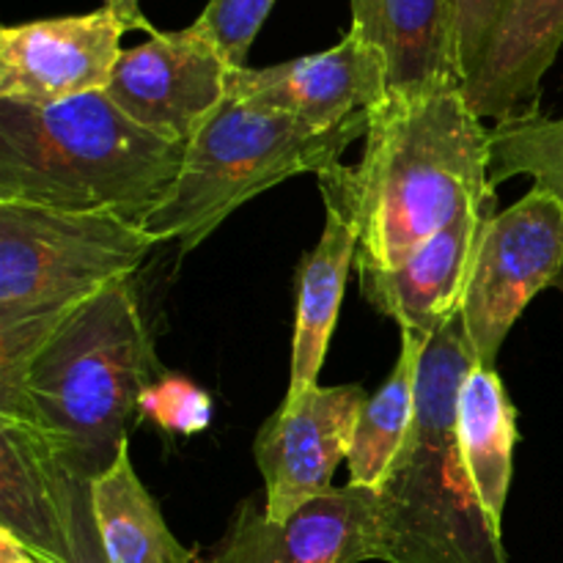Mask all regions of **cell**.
<instances>
[{
    "label": "cell",
    "mask_w": 563,
    "mask_h": 563,
    "mask_svg": "<svg viewBox=\"0 0 563 563\" xmlns=\"http://www.w3.org/2000/svg\"><path fill=\"white\" fill-rule=\"evenodd\" d=\"M368 115L361 159L317 174L324 207L357 229L355 267H396L445 225L498 201L493 126L473 113L462 86L390 93Z\"/></svg>",
    "instance_id": "6da1fadb"
},
{
    "label": "cell",
    "mask_w": 563,
    "mask_h": 563,
    "mask_svg": "<svg viewBox=\"0 0 563 563\" xmlns=\"http://www.w3.org/2000/svg\"><path fill=\"white\" fill-rule=\"evenodd\" d=\"M185 148L135 124L104 91L47 108L0 102V201L143 225L174 187Z\"/></svg>",
    "instance_id": "7a4b0ae2"
},
{
    "label": "cell",
    "mask_w": 563,
    "mask_h": 563,
    "mask_svg": "<svg viewBox=\"0 0 563 563\" xmlns=\"http://www.w3.org/2000/svg\"><path fill=\"white\" fill-rule=\"evenodd\" d=\"M165 374L135 280L121 278L44 341L0 416L42 429L60 460L93 482L115 462L143 394Z\"/></svg>",
    "instance_id": "3957f363"
},
{
    "label": "cell",
    "mask_w": 563,
    "mask_h": 563,
    "mask_svg": "<svg viewBox=\"0 0 563 563\" xmlns=\"http://www.w3.org/2000/svg\"><path fill=\"white\" fill-rule=\"evenodd\" d=\"M473 366L476 355L456 313L423 346L410 438L374 493L377 561L509 563L504 528L478 500L456 438V399Z\"/></svg>",
    "instance_id": "277c9868"
},
{
    "label": "cell",
    "mask_w": 563,
    "mask_h": 563,
    "mask_svg": "<svg viewBox=\"0 0 563 563\" xmlns=\"http://www.w3.org/2000/svg\"><path fill=\"white\" fill-rule=\"evenodd\" d=\"M154 245L119 214L0 201V407L44 341L99 291L132 278Z\"/></svg>",
    "instance_id": "5b68a950"
},
{
    "label": "cell",
    "mask_w": 563,
    "mask_h": 563,
    "mask_svg": "<svg viewBox=\"0 0 563 563\" xmlns=\"http://www.w3.org/2000/svg\"><path fill=\"white\" fill-rule=\"evenodd\" d=\"M368 110L335 130H317L295 115L225 93L187 143L174 187L146 218L154 242H179L190 253L229 218L269 187L300 174H322L368 130Z\"/></svg>",
    "instance_id": "8992f818"
},
{
    "label": "cell",
    "mask_w": 563,
    "mask_h": 563,
    "mask_svg": "<svg viewBox=\"0 0 563 563\" xmlns=\"http://www.w3.org/2000/svg\"><path fill=\"white\" fill-rule=\"evenodd\" d=\"M544 289H563V207L533 185L489 218L478 242L460 308L478 366L495 368L506 335Z\"/></svg>",
    "instance_id": "52a82bcc"
},
{
    "label": "cell",
    "mask_w": 563,
    "mask_h": 563,
    "mask_svg": "<svg viewBox=\"0 0 563 563\" xmlns=\"http://www.w3.org/2000/svg\"><path fill=\"white\" fill-rule=\"evenodd\" d=\"M231 64L196 25L154 31L124 49L108 93L135 124L187 146L229 93Z\"/></svg>",
    "instance_id": "ba28073f"
},
{
    "label": "cell",
    "mask_w": 563,
    "mask_h": 563,
    "mask_svg": "<svg viewBox=\"0 0 563 563\" xmlns=\"http://www.w3.org/2000/svg\"><path fill=\"white\" fill-rule=\"evenodd\" d=\"M368 394L361 385L313 388L291 410L280 407L253 443L264 478V511L286 522L302 506L333 489V476L350 460L357 418Z\"/></svg>",
    "instance_id": "9c48e42d"
},
{
    "label": "cell",
    "mask_w": 563,
    "mask_h": 563,
    "mask_svg": "<svg viewBox=\"0 0 563 563\" xmlns=\"http://www.w3.org/2000/svg\"><path fill=\"white\" fill-rule=\"evenodd\" d=\"M126 25L110 9L53 16L0 33V102L47 104L104 91L121 58Z\"/></svg>",
    "instance_id": "30bf717a"
},
{
    "label": "cell",
    "mask_w": 563,
    "mask_h": 563,
    "mask_svg": "<svg viewBox=\"0 0 563 563\" xmlns=\"http://www.w3.org/2000/svg\"><path fill=\"white\" fill-rule=\"evenodd\" d=\"M377 561L374 493L333 487L286 522L242 500L223 537L196 550L192 563H366Z\"/></svg>",
    "instance_id": "8fae6325"
},
{
    "label": "cell",
    "mask_w": 563,
    "mask_h": 563,
    "mask_svg": "<svg viewBox=\"0 0 563 563\" xmlns=\"http://www.w3.org/2000/svg\"><path fill=\"white\" fill-rule=\"evenodd\" d=\"M229 93L295 115L317 130H335L390 97L388 66L383 53L350 27V33L324 53L264 69H231Z\"/></svg>",
    "instance_id": "7c38bea8"
},
{
    "label": "cell",
    "mask_w": 563,
    "mask_h": 563,
    "mask_svg": "<svg viewBox=\"0 0 563 563\" xmlns=\"http://www.w3.org/2000/svg\"><path fill=\"white\" fill-rule=\"evenodd\" d=\"M495 203L445 225L396 267H355L368 306L394 319L401 333L432 339L460 313L478 242L489 218L498 214Z\"/></svg>",
    "instance_id": "4fadbf2b"
},
{
    "label": "cell",
    "mask_w": 563,
    "mask_h": 563,
    "mask_svg": "<svg viewBox=\"0 0 563 563\" xmlns=\"http://www.w3.org/2000/svg\"><path fill=\"white\" fill-rule=\"evenodd\" d=\"M563 47V0H506L482 64L462 86L473 113L506 121L539 113L542 80Z\"/></svg>",
    "instance_id": "5bb4252c"
},
{
    "label": "cell",
    "mask_w": 563,
    "mask_h": 563,
    "mask_svg": "<svg viewBox=\"0 0 563 563\" xmlns=\"http://www.w3.org/2000/svg\"><path fill=\"white\" fill-rule=\"evenodd\" d=\"M64 462L25 418L0 416V531L42 559L69 563L60 506Z\"/></svg>",
    "instance_id": "9a60e30c"
},
{
    "label": "cell",
    "mask_w": 563,
    "mask_h": 563,
    "mask_svg": "<svg viewBox=\"0 0 563 563\" xmlns=\"http://www.w3.org/2000/svg\"><path fill=\"white\" fill-rule=\"evenodd\" d=\"M352 31L383 53L394 97L462 86L449 0H350Z\"/></svg>",
    "instance_id": "2e32d148"
},
{
    "label": "cell",
    "mask_w": 563,
    "mask_h": 563,
    "mask_svg": "<svg viewBox=\"0 0 563 563\" xmlns=\"http://www.w3.org/2000/svg\"><path fill=\"white\" fill-rule=\"evenodd\" d=\"M328 209L317 247L302 256L297 269V319L291 339V374L284 410L300 405L319 385L324 355L339 322L346 278L357 258V229L344 212Z\"/></svg>",
    "instance_id": "e0dca14e"
},
{
    "label": "cell",
    "mask_w": 563,
    "mask_h": 563,
    "mask_svg": "<svg viewBox=\"0 0 563 563\" xmlns=\"http://www.w3.org/2000/svg\"><path fill=\"white\" fill-rule=\"evenodd\" d=\"M456 438L467 476L489 520L504 528L506 500L515 471L517 410L504 379L489 366H473L456 399Z\"/></svg>",
    "instance_id": "ac0fdd59"
},
{
    "label": "cell",
    "mask_w": 563,
    "mask_h": 563,
    "mask_svg": "<svg viewBox=\"0 0 563 563\" xmlns=\"http://www.w3.org/2000/svg\"><path fill=\"white\" fill-rule=\"evenodd\" d=\"M93 517L110 563H192L196 550L185 548L165 526L157 500L148 495L132 465L130 440L113 465L91 482Z\"/></svg>",
    "instance_id": "d6986e66"
},
{
    "label": "cell",
    "mask_w": 563,
    "mask_h": 563,
    "mask_svg": "<svg viewBox=\"0 0 563 563\" xmlns=\"http://www.w3.org/2000/svg\"><path fill=\"white\" fill-rule=\"evenodd\" d=\"M423 346L427 341L418 335L401 333V352L394 372L377 394L368 396L357 418L350 460H346L352 487L379 493L390 467L399 460L416 418V383Z\"/></svg>",
    "instance_id": "ffe728a7"
},
{
    "label": "cell",
    "mask_w": 563,
    "mask_h": 563,
    "mask_svg": "<svg viewBox=\"0 0 563 563\" xmlns=\"http://www.w3.org/2000/svg\"><path fill=\"white\" fill-rule=\"evenodd\" d=\"M493 185L531 176L533 185L555 196L563 207V119L542 113L498 121L489 130Z\"/></svg>",
    "instance_id": "44dd1931"
},
{
    "label": "cell",
    "mask_w": 563,
    "mask_h": 563,
    "mask_svg": "<svg viewBox=\"0 0 563 563\" xmlns=\"http://www.w3.org/2000/svg\"><path fill=\"white\" fill-rule=\"evenodd\" d=\"M273 5L275 0H209L192 25L218 47L231 69H242Z\"/></svg>",
    "instance_id": "7402d4cb"
},
{
    "label": "cell",
    "mask_w": 563,
    "mask_h": 563,
    "mask_svg": "<svg viewBox=\"0 0 563 563\" xmlns=\"http://www.w3.org/2000/svg\"><path fill=\"white\" fill-rule=\"evenodd\" d=\"M141 416L154 418L170 434H196L212 421V401L187 379L165 374L143 394Z\"/></svg>",
    "instance_id": "603a6c76"
},
{
    "label": "cell",
    "mask_w": 563,
    "mask_h": 563,
    "mask_svg": "<svg viewBox=\"0 0 563 563\" xmlns=\"http://www.w3.org/2000/svg\"><path fill=\"white\" fill-rule=\"evenodd\" d=\"M64 462V460H60ZM60 506H64V531L69 544V563H110L99 539L93 517L91 478L64 462L60 476Z\"/></svg>",
    "instance_id": "cb8c5ba5"
},
{
    "label": "cell",
    "mask_w": 563,
    "mask_h": 563,
    "mask_svg": "<svg viewBox=\"0 0 563 563\" xmlns=\"http://www.w3.org/2000/svg\"><path fill=\"white\" fill-rule=\"evenodd\" d=\"M451 33H454V64L460 82L465 86L482 64L493 27L504 11L506 0H449Z\"/></svg>",
    "instance_id": "d4e9b609"
},
{
    "label": "cell",
    "mask_w": 563,
    "mask_h": 563,
    "mask_svg": "<svg viewBox=\"0 0 563 563\" xmlns=\"http://www.w3.org/2000/svg\"><path fill=\"white\" fill-rule=\"evenodd\" d=\"M104 9L113 11V14L124 22L126 31L154 33V27L148 25L146 16L141 14V0H104Z\"/></svg>",
    "instance_id": "484cf974"
},
{
    "label": "cell",
    "mask_w": 563,
    "mask_h": 563,
    "mask_svg": "<svg viewBox=\"0 0 563 563\" xmlns=\"http://www.w3.org/2000/svg\"><path fill=\"white\" fill-rule=\"evenodd\" d=\"M0 563H53V561L42 559V555L27 550L22 542H16L11 533L0 531Z\"/></svg>",
    "instance_id": "4316f807"
}]
</instances>
